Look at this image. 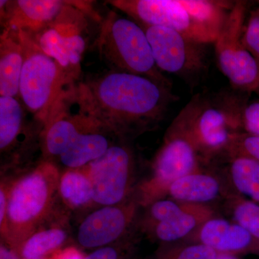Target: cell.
<instances>
[{"mask_svg": "<svg viewBox=\"0 0 259 259\" xmlns=\"http://www.w3.org/2000/svg\"><path fill=\"white\" fill-rule=\"evenodd\" d=\"M168 84L110 70L76 83L92 115L120 141L143 134L159 123L172 101Z\"/></svg>", "mask_w": 259, "mask_h": 259, "instance_id": "cell-1", "label": "cell"}, {"mask_svg": "<svg viewBox=\"0 0 259 259\" xmlns=\"http://www.w3.org/2000/svg\"><path fill=\"white\" fill-rule=\"evenodd\" d=\"M107 4L142 25L173 29L197 44L215 42L232 6L208 0H111Z\"/></svg>", "mask_w": 259, "mask_h": 259, "instance_id": "cell-2", "label": "cell"}, {"mask_svg": "<svg viewBox=\"0 0 259 259\" xmlns=\"http://www.w3.org/2000/svg\"><path fill=\"white\" fill-rule=\"evenodd\" d=\"M61 171L42 160L14 180H8L6 232L1 241L18 249L33 232L52 218L59 199Z\"/></svg>", "mask_w": 259, "mask_h": 259, "instance_id": "cell-3", "label": "cell"}, {"mask_svg": "<svg viewBox=\"0 0 259 259\" xmlns=\"http://www.w3.org/2000/svg\"><path fill=\"white\" fill-rule=\"evenodd\" d=\"M187 105L167 130L161 148L153 158L151 176L136 186L135 197L141 207L165 198L179 179L202 169L203 160L191 135Z\"/></svg>", "mask_w": 259, "mask_h": 259, "instance_id": "cell-4", "label": "cell"}, {"mask_svg": "<svg viewBox=\"0 0 259 259\" xmlns=\"http://www.w3.org/2000/svg\"><path fill=\"white\" fill-rule=\"evenodd\" d=\"M95 44L100 57L111 70L168 84L155 63L144 28L134 20L110 12L102 21Z\"/></svg>", "mask_w": 259, "mask_h": 259, "instance_id": "cell-5", "label": "cell"}, {"mask_svg": "<svg viewBox=\"0 0 259 259\" xmlns=\"http://www.w3.org/2000/svg\"><path fill=\"white\" fill-rule=\"evenodd\" d=\"M18 31L24 49L18 100L29 114L44 125L62 95L76 83L68 78L28 33Z\"/></svg>", "mask_w": 259, "mask_h": 259, "instance_id": "cell-6", "label": "cell"}, {"mask_svg": "<svg viewBox=\"0 0 259 259\" xmlns=\"http://www.w3.org/2000/svg\"><path fill=\"white\" fill-rule=\"evenodd\" d=\"M84 5L69 2L55 20L41 31L30 35L74 83L79 82L81 74V61L88 41V17L92 16Z\"/></svg>", "mask_w": 259, "mask_h": 259, "instance_id": "cell-7", "label": "cell"}, {"mask_svg": "<svg viewBox=\"0 0 259 259\" xmlns=\"http://www.w3.org/2000/svg\"><path fill=\"white\" fill-rule=\"evenodd\" d=\"M188 105L191 135L204 163L221 153H226L233 139L243 132V109L236 100L212 103L195 97Z\"/></svg>", "mask_w": 259, "mask_h": 259, "instance_id": "cell-8", "label": "cell"}, {"mask_svg": "<svg viewBox=\"0 0 259 259\" xmlns=\"http://www.w3.org/2000/svg\"><path fill=\"white\" fill-rule=\"evenodd\" d=\"M246 3H234L215 44L220 69L235 88L253 91L259 88V63L243 44Z\"/></svg>", "mask_w": 259, "mask_h": 259, "instance_id": "cell-9", "label": "cell"}, {"mask_svg": "<svg viewBox=\"0 0 259 259\" xmlns=\"http://www.w3.org/2000/svg\"><path fill=\"white\" fill-rule=\"evenodd\" d=\"M124 142H115L101 157L84 166L97 205L123 203L135 193L134 153Z\"/></svg>", "mask_w": 259, "mask_h": 259, "instance_id": "cell-10", "label": "cell"}, {"mask_svg": "<svg viewBox=\"0 0 259 259\" xmlns=\"http://www.w3.org/2000/svg\"><path fill=\"white\" fill-rule=\"evenodd\" d=\"M139 25L146 32L158 69L186 78L194 77L205 70L202 44L166 27Z\"/></svg>", "mask_w": 259, "mask_h": 259, "instance_id": "cell-11", "label": "cell"}, {"mask_svg": "<svg viewBox=\"0 0 259 259\" xmlns=\"http://www.w3.org/2000/svg\"><path fill=\"white\" fill-rule=\"evenodd\" d=\"M140 207L134 194L123 203L102 206L89 213L76 232L77 244L95 250L118 243L134 226Z\"/></svg>", "mask_w": 259, "mask_h": 259, "instance_id": "cell-12", "label": "cell"}, {"mask_svg": "<svg viewBox=\"0 0 259 259\" xmlns=\"http://www.w3.org/2000/svg\"><path fill=\"white\" fill-rule=\"evenodd\" d=\"M29 112L14 97H0V153L2 166H13L21 161L23 150L35 135H41L44 125L29 122Z\"/></svg>", "mask_w": 259, "mask_h": 259, "instance_id": "cell-13", "label": "cell"}, {"mask_svg": "<svg viewBox=\"0 0 259 259\" xmlns=\"http://www.w3.org/2000/svg\"><path fill=\"white\" fill-rule=\"evenodd\" d=\"M185 241L207 245L218 254L259 255L258 240L238 223L217 214Z\"/></svg>", "mask_w": 259, "mask_h": 259, "instance_id": "cell-14", "label": "cell"}, {"mask_svg": "<svg viewBox=\"0 0 259 259\" xmlns=\"http://www.w3.org/2000/svg\"><path fill=\"white\" fill-rule=\"evenodd\" d=\"M69 3L60 0H1L3 29L35 35L55 20Z\"/></svg>", "mask_w": 259, "mask_h": 259, "instance_id": "cell-15", "label": "cell"}, {"mask_svg": "<svg viewBox=\"0 0 259 259\" xmlns=\"http://www.w3.org/2000/svg\"><path fill=\"white\" fill-rule=\"evenodd\" d=\"M231 192L219 177L202 168L174 182L167 196L185 203L210 205L218 199L225 200Z\"/></svg>", "mask_w": 259, "mask_h": 259, "instance_id": "cell-16", "label": "cell"}, {"mask_svg": "<svg viewBox=\"0 0 259 259\" xmlns=\"http://www.w3.org/2000/svg\"><path fill=\"white\" fill-rule=\"evenodd\" d=\"M216 214L212 206L189 204L182 212L152 227L146 233L163 243H177L182 240L185 241L204 222Z\"/></svg>", "mask_w": 259, "mask_h": 259, "instance_id": "cell-17", "label": "cell"}, {"mask_svg": "<svg viewBox=\"0 0 259 259\" xmlns=\"http://www.w3.org/2000/svg\"><path fill=\"white\" fill-rule=\"evenodd\" d=\"M24 49L18 30L3 29L0 36V97L18 99Z\"/></svg>", "mask_w": 259, "mask_h": 259, "instance_id": "cell-18", "label": "cell"}, {"mask_svg": "<svg viewBox=\"0 0 259 259\" xmlns=\"http://www.w3.org/2000/svg\"><path fill=\"white\" fill-rule=\"evenodd\" d=\"M115 136L105 128H100L83 135L72 146L58 158L55 164L64 170L88 166L101 157L115 144ZM117 139V138H116Z\"/></svg>", "mask_w": 259, "mask_h": 259, "instance_id": "cell-19", "label": "cell"}, {"mask_svg": "<svg viewBox=\"0 0 259 259\" xmlns=\"http://www.w3.org/2000/svg\"><path fill=\"white\" fill-rule=\"evenodd\" d=\"M47 223L37 228L18 247L17 250L22 259L47 258L62 249L66 244L69 238L66 218L57 220L50 225Z\"/></svg>", "mask_w": 259, "mask_h": 259, "instance_id": "cell-20", "label": "cell"}, {"mask_svg": "<svg viewBox=\"0 0 259 259\" xmlns=\"http://www.w3.org/2000/svg\"><path fill=\"white\" fill-rule=\"evenodd\" d=\"M59 196L70 210H81L95 205L93 187L85 167L61 172Z\"/></svg>", "mask_w": 259, "mask_h": 259, "instance_id": "cell-21", "label": "cell"}, {"mask_svg": "<svg viewBox=\"0 0 259 259\" xmlns=\"http://www.w3.org/2000/svg\"><path fill=\"white\" fill-rule=\"evenodd\" d=\"M228 158V177L233 192L259 204V162L243 156Z\"/></svg>", "mask_w": 259, "mask_h": 259, "instance_id": "cell-22", "label": "cell"}, {"mask_svg": "<svg viewBox=\"0 0 259 259\" xmlns=\"http://www.w3.org/2000/svg\"><path fill=\"white\" fill-rule=\"evenodd\" d=\"M230 219L249 232L259 241V204L233 192L224 200Z\"/></svg>", "mask_w": 259, "mask_h": 259, "instance_id": "cell-23", "label": "cell"}, {"mask_svg": "<svg viewBox=\"0 0 259 259\" xmlns=\"http://www.w3.org/2000/svg\"><path fill=\"white\" fill-rule=\"evenodd\" d=\"M218 255L207 245L185 241L167 247L155 259H216Z\"/></svg>", "mask_w": 259, "mask_h": 259, "instance_id": "cell-24", "label": "cell"}, {"mask_svg": "<svg viewBox=\"0 0 259 259\" xmlns=\"http://www.w3.org/2000/svg\"><path fill=\"white\" fill-rule=\"evenodd\" d=\"M226 153L228 158L243 156L259 162V136L240 133L233 139Z\"/></svg>", "mask_w": 259, "mask_h": 259, "instance_id": "cell-25", "label": "cell"}, {"mask_svg": "<svg viewBox=\"0 0 259 259\" xmlns=\"http://www.w3.org/2000/svg\"><path fill=\"white\" fill-rule=\"evenodd\" d=\"M245 47L259 63V8L250 15L242 37Z\"/></svg>", "mask_w": 259, "mask_h": 259, "instance_id": "cell-26", "label": "cell"}, {"mask_svg": "<svg viewBox=\"0 0 259 259\" xmlns=\"http://www.w3.org/2000/svg\"><path fill=\"white\" fill-rule=\"evenodd\" d=\"M131 245L127 243H116L93 250L91 253L85 255L83 259H130Z\"/></svg>", "mask_w": 259, "mask_h": 259, "instance_id": "cell-27", "label": "cell"}, {"mask_svg": "<svg viewBox=\"0 0 259 259\" xmlns=\"http://www.w3.org/2000/svg\"><path fill=\"white\" fill-rule=\"evenodd\" d=\"M241 122L245 133L259 136V102H253L243 109Z\"/></svg>", "mask_w": 259, "mask_h": 259, "instance_id": "cell-28", "label": "cell"}, {"mask_svg": "<svg viewBox=\"0 0 259 259\" xmlns=\"http://www.w3.org/2000/svg\"><path fill=\"white\" fill-rule=\"evenodd\" d=\"M7 214H8V182L2 180L0 185V232L1 238L6 232Z\"/></svg>", "mask_w": 259, "mask_h": 259, "instance_id": "cell-29", "label": "cell"}, {"mask_svg": "<svg viewBox=\"0 0 259 259\" xmlns=\"http://www.w3.org/2000/svg\"><path fill=\"white\" fill-rule=\"evenodd\" d=\"M84 254L76 246H67L52 255V259H83Z\"/></svg>", "mask_w": 259, "mask_h": 259, "instance_id": "cell-30", "label": "cell"}, {"mask_svg": "<svg viewBox=\"0 0 259 259\" xmlns=\"http://www.w3.org/2000/svg\"><path fill=\"white\" fill-rule=\"evenodd\" d=\"M0 259H22L18 250L8 243L1 241L0 243Z\"/></svg>", "mask_w": 259, "mask_h": 259, "instance_id": "cell-31", "label": "cell"}, {"mask_svg": "<svg viewBox=\"0 0 259 259\" xmlns=\"http://www.w3.org/2000/svg\"><path fill=\"white\" fill-rule=\"evenodd\" d=\"M216 259H239L236 255L229 254H218Z\"/></svg>", "mask_w": 259, "mask_h": 259, "instance_id": "cell-32", "label": "cell"}, {"mask_svg": "<svg viewBox=\"0 0 259 259\" xmlns=\"http://www.w3.org/2000/svg\"><path fill=\"white\" fill-rule=\"evenodd\" d=\"M40 259H52V258H51V257H50V258H49V257H47V258H40Z\"/></svg>", "mask_w": 259, "mask_h": 259, "instance_id": "cell-33", "label": "cell"}]
</instances>
